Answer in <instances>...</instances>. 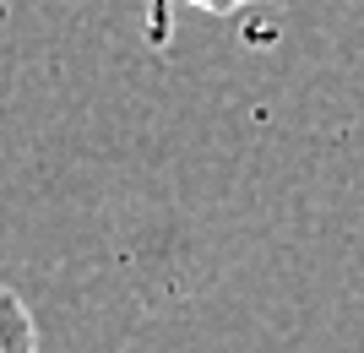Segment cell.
<instances>
[{
    "label": "cell",
    "mask_w": 364,
    "mask_h": 353,
    "mask_svg": "<svg viewBox=\"0 0 364 353\" xmlns=\"http://www.w3.org/2000/svg\"><path fill=\"white\" fill-rule=\"evenodd\" d=\"M0 353H38V321L28 299L0 283Z\"/></svg>",
    "instance_id": "1"
},
{
    "label": "cell",
    "mask_w": 364,
    "mask_h": 353,
    "mask_svg": "<svg viewBox=\"0 0 364 353\" xmlns=\"http://www.w3.org/2000/svg\"><path fill=\"white\" fill-rule=\"evenodd\" d=\"M185 6H196V11H213V16H234L245 0H185Z\"/></svg>",
    "instance_id": "2"
}]
</instances>
